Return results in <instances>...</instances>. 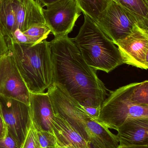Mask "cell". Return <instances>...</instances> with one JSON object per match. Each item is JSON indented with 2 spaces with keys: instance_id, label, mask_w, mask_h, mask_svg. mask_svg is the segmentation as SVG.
Segmentation results:
<instances>
[{
  "instance_id": "1",
  "label": "cell",
  "mask_w": 148,
  "mask_h": 148,
  "mask_svg": "<svg viewBox=\"0 0 148 148\" xmlns=\"http://www.w3.org/2000/svg\"><path fill=\"white\" fill-rule=\"evenodd\" d=\"M53 84L83 106L101 108L107 89L82 56L73 38L54 37L49 42Z\"/></svg>"
},
{
  "instance_id": "2",
  "label": "cell",
  "mask_w": 148,
  "mask_h": 148,
  "mask_svg": "<svg viewBox=\"0 0 148 148\" xmlns=\"http://www.w3.org/2000/svg\"><path fill=\"white\" fill-rule=\"evenodd\" d=\"M6 41L9 51L29 91L34 94L45 92L53 84L49 42L44 40L31 45Z\"/></svg>"
},
{
  "instance_id": "3",
  "label": "cell",
  "mask_w": 148,
  "mask_h": 148,
  "mask_svg": "<svg viewBox=\"0 0 148 148\" xmlns=\"http://www.w3.org/2000/svg\"><path fill=\"white\" fill-rule=\"evenodd\" d=\"M83 14L84 22L73 40L89 66L96 71L110 73L124 64L120 51L96 22Z\"/></svg>"
},
{
  "instance_id": "4",
  "label": "cell",
  "mask_w": 148,
  "mask_h": 148,
  "mask_svg": "<svg viewBox=\"0 0 148 148\" xmlns=\"http://www.w3.org/2000/svg\"><path fill=\"white\" fill-rule=\"evenodd\" d=\"M136 84H130L110 92L101 106L96 121L116 130L129 119L148 118V106L138 105L132 101L131 95Z\"/></svg>"
},
{
  "instance_id": "5",
  "label": "cell",
  "mask_w": 148,
  "mask_h": 148,
  "mask_svg": "<svg viewBox=\"0 0 148 148\" xmlns=\"http://www.w3.org/2000/svg\"><path fill=\"white\" fill-rule=\"evenodd\" d=\"M45 23L42 8L34 0H0V33L11 39L17 30Z\"/></svg>"
},
{
  "instance_id": "6",
  "label": "cell",
  "mask_w": 148,
  "mask_h": 148,
  "mask_svg": "<svg viewBox=\"0 0 148 148\" xmlns=\"http://www.w3.org/2000/svg\"><path fill=\"white\" fill-rule=\"evenodd\" d=\"M54 115L64 119L88 142L86 122L92 118L76 101L53 84L47 90Z\"/></svg>"
},
{
  "instance_id": "7",
  "label": "cell",
  "mask_w": 148,
  "mask_h": 148,
  "mask_svg": "<svg viewBox=\"0 0 148 148\" xmlns=\"http://www.w3.org/2000/svg\"><path fill=\"white\" fill-rule=\"evenodd\" d=\"M95 21L115 44L129 35L134 27L139 25L129 11L112 1H109L107 8Z\"/></svg>"
},
{
  "instance_id": "8",
  "label": "cell",
  "mask_w": 148,
  "mask_h": 148,
  "mask_svg": "<svg viewBox=\"0 0 148 148\" xmlns=\"http://www.w3.org/2000/svg\"><path fill=\"white\" fill-rule=\"evenodd\" d=\"M42 8L46 25L54 37L68 35L81 13L75 0H59Z\"/></svg>"
},
{
  "instance_id": "9",
  "label": "cell",
  "mask_w": 148,
  "mask_h": 148,
  "mask_svg": "<svg viewBox=\"0 0 148 148\" xmlns=\"http://www.w3.org/2000/svg\"><path fill=\"white\" fill-rule=\"evenodd\" d=\"M0 113L9 133L21 145L32 121L29 105L0 96Z\"/></svg>"
},
{
  "instance_id": "10",
  "label": "cell",
  "mask_w": 148,
  "mask_h": 148,
  "mask_svg": "<svg viewBox=\"0 0 148 148\" xmlns=\"http://www.w3.org/2000/svg\"><path fill=\"white\" fill-rule=\"evenodd\" d=\"M115 45L124 64L141 69L148 68V29L136 25L129 35Z\"/></svg>"
},
{
  "instance_id": "11",
  "label": "cell",
  "mask_w": 148,
  "mask_h": 148,
  "mask_svg": "<svg viewBox=\"0 0 148 148\" xmlns=\"http://www.w3.org/2000/svg\"><path fill=\"white\" fill-rule=\"evenodd\" d=\"M30 94L8 51L0 57V96L29 105Z\"/></svg>"
},
{
  "instance_id": "12",
  "label": "cell",
  "mask_w": 148,
  "mask_h": 148,
  "mask_svg": "<svg viewBox=\"0 0 148 148\" xmlns=\"http://www.w3.org/2000/svg\"><path fill=\"white\" fill-rule=\"evenodd\" d=\"M29 106L31 118L36 129L53 134L52 123L55 115L47 92L30 93Z\"/></svg>"
},
{
  "instance_id": "13",
  "label": "cell",
  "mask_w": 148,
  "mask_h": 148,
  "mask_svg": "<svg viewBox=\"0 0 148 148\" xmlns=\"http://www.w3.org/2000/svg\"><path fill=\"white\" fill-rule=\"evenodd\" d=\"M116 130L120 147L148 145V118L129 119Z\"/></svg>"
},
{
  "instance_id": "14",
  "label": "cell",
  "mask_w": 148,
  "mask_h": 148,
  "mask_svg": "<svg viewBox=\"0 0 148 148\" xmlns=\"http://www.w3.org/2000/svg\"><path fill=\"white\" fill-rule=\"evenodd\" d=\"M52 131L57 144L67 148H88V142L66 121L54 115Z\"/></svg>"
},
{
  "instance_id": "15",
  "label": "cell",
  "mask_w": 148,
  "mask_h": 148,
  "mask_svg": "<svg viewBox=\"0 0 148 148\" xmlns=\"http://www.w3.org/2000/svg\"><path fill=\"white\" fill-rule=\"evenodd\" d=\"M86 132L88 142L99 148H118L119 141L109 129L98 123L93 118L86 122Z\"/></svg>"
},
{
  "instance_id": "16",
  "label": "cell",
  "mask_w": 148,
  "mask_h": 148,
  "mask_svg": "<svg viewBox=\"0 0 148 148\" xmlns=\"http://www.w3.org/2000/svg\"><path fill=\"white\" fill-rule=\"evenodd\" d=\"M51 33L50 29L46 23L36 24L23 32L17 30L10 40L19 44L36 45L43 41Z\"/></svg>"
},
{
  "instance_id": "17",
  "label": "cell",
  "mask_w": 148,
  "mask_h": 148,
  "mask_svg": "<svg viewBox=\"0 0 148 148\" xmlns=\"http://www.w3.org/2000/svg\"><path fill=\"white\" fill-rule=\"evenodd\" d=\"M119 2L136 19L141 27L148 29V0H119Z\"/></svg>"
},
{
  "instance_id": "18",
  "label": "cell",
  "mask_w": 148,
  "mask_h": 148,
  "mask_svg": "<svg viewBox=\"0 0 148 148\" xmlns=\"http://www.w3.org/2000/svg\"><path fill=\"white\" fill-rule=\"evenodd\" d=\"M77 6L83 14L96 21L106 8L109 0H75Z\"/></svg>"
},
{
  "instance_id": "19",
  "label": "cell",
  "mask_w": 148,
  "mask_h": 148,
  "mask_svg": "<svg viewBox=\"0 0 148 148\" xmlns=\"http://www.w3.org/2000/svg\"><path fill=\"white\" fill-rule=\"evenodd\" d=\"M131 98L136 104L148 106V81L136 82L133 91Z\"/></svg>"
},
{
  "instance_id": "20",
  "label": "cell",
  "mask_w": 148,
  "mask_h": 148,
  "mask_svg": "<svg viewBox=\"0 0 148 148\" xmlns=\"http://www.w3.org/2000/svg\"><path fill=\"white\" fill-rule=\"evenodd\" d=\"M20 148H41L37 130L32 120Z\"/></svg>"
},
{
  "instance_id": "21",
  "label": "cell",
  "mask_w": 148,
  "mask_h": 148,
  "mask_svg": "<svg viewBox=\"0 0 148 148\" xmlns=\"http://www.w3.org/2000/svg\"><path fill=\"white\" fill-rule=\"evenodd\" d=\"M36 130L41 148H54L56 146V139L52 133L44 130Z\"/></svg>"
},
{
  "instance_id": "22",
  "label": "cell",
  "mask_w": 148,
  "mask_h": 148,
  "mask_svg": "<svg viewBox=\"0 0 148 148\" xmlns=\"http://www.w3.org/2000/svg\"><path fill=\"white\" fill-rule=\"evenodd\" d=\"M21 145L8 132L3 138L0 139V148H20Z\"/></svg>"
},
{
  "instance_id": "23",
  "label": "cell",
  "mask_w": 148,
  "mask_h": 148,
  "mask_svg": "<svg viewBox=\"0 0 148 148\" xmlns=\"http://www.w3.org/2000/svg\"><path fill=\"white\" fill-rule=\"evenodd\" d=\"M83 107L89 115L96 121H97L100 115L101 108H95L89 106H83Z\"/></svg>"
},
{
  "instance_id": "24",
  "label": "cell",
  "mask_w": 148,
  "mask_h": 148,
  "mask_svg": "<svg viewBox=\"0 0 148 148\" xmlns=\"http://www.w3.org/2000/svg\"><path fill=\"white\" fill-rule=\"evenodd\" d=\"M9 51L8 43L4 36L0 33V57Z\"/></svg>"
},
{
  "instance_id": "25",
  "label": "cell",
  "mask_w": 148,
  "mask_h": 148,
  "mask_svg": "<svg viewBox=\"0 0 148 148\" xmlns=\"http://www.w3.org/2000/svg\"><path fill=\"white\" fill-rule=\"evenodd\" d=\"M8 127L0 113V139L4 137L8 133Z\"/></svg>"
},
{
  "instance_id": "26",
  "label": "cell",
  "mask_w": 148,
  "mask_h": 148,
  "mask_svg": "<svg viewBox=\"0 0 148 148\" xmlns=\"http://www.w3.org/2000/svg\"><path fill=\"white\" fill-rule=\"evenodd\" d=\"M58 1L59 0H35V1L40 7L43 8V7H46L47 5Z\"/></svg>"
},
{
  "instance_id": "27",
  "label": "cell",
  "mask_w": 148,
  "mask_h": 148,
  "mask_svg": "<svg viewBox=\"0 0 148 148\" xmlns=\"http://www.w3.org/2000/svg\"><path fill=\"white\" fill-rule=\"evenodd\" d=\"M118 148H148V145L131 146V147H120L119 146Z\"/></svg>"
},
{
  "instance_id": "28",
  "label": "cell",
  "mask_w": 148,
  "mask_h": 148,
  "mask_svg": "<svg viewBox=\"0 0 148 148\" xmlns=\"http://www.w3.org/2000/svg\"><path fill=\"white\" fill-rule=\"evenodd\" d=\"M88 148H99L92 144L90 142H88Z\"/></svg>"
},
{
  "instance_id": "29",
  "label": "cell",
  "mask_w": 148,
  "mask_h": 148,
  "mask_svg": "<svg viewBox=\"0 0 148 148\" xmlns=\"http://www.w3.org/2000/svg\"><path fill=\"white\" fill-rule=\"evenodd\" d=\"M109 1H113L115 2L116 3L119 4V0H109Z\"/></svg>"
}]
</instances>
